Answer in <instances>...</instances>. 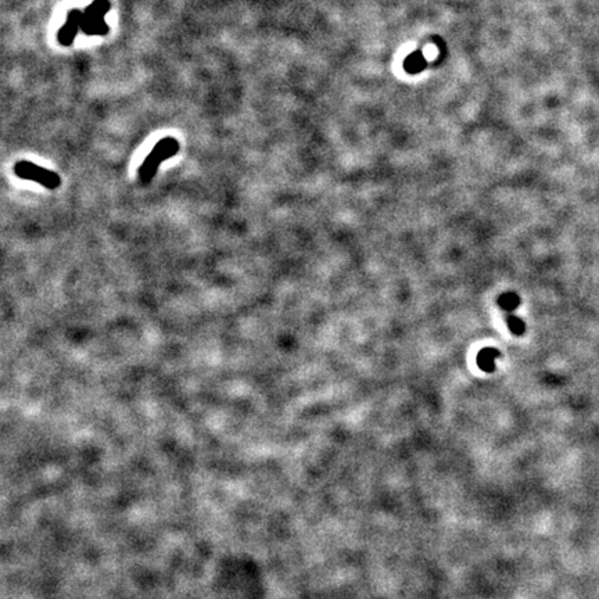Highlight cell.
<instances>
[{"instance_id": "3", "label": "cell", "mask_w": 599, "mask_h": 599, "mask_svg": "<svg viewBox=\"0 0 599 599\" xmlns=\"http://www.w3.org/2000/svg\"><path fill=\"white\" fill-rule=\"evenodd\" d=\"M501 357V353L496 348H483L477 354V365L483 372L491 373L495 370V360Z\"/></svg>"}, {"instance_id": "2", "label": "cell", "mask_w": 599, "mask_h": 599, "mask_svg": "<svg viewBox=\"0 0 599 599\" xmlns=\"http://www.w3.org/2000/svg\"><path fill=\"white\" fill-rule=\"evenodd\" d=\"M14 174L21 179L39 183L51 190L57 189L61 184V178L58 174L29 161H19L14 165Z\"/></svg>"}, {"instance_id": "5", "label": "cell", "mask_w": 599, "mask_h": 599, "mask_svg": "<svg viewBox=\"0 0 599 599\" xmlns=\"http://www.w3.org/2000/svg\"><path fill=\"white\" fill-rule=\"evenodd\" d=\"M498 306H499L502 310L508 311V313L515 311V310L521 306V297H519L516 293H512V291L504 293V294H502V296H499V298H498Z\"/></svg>"}, {"instance_id": "4", "label": "cell", "mask_w": 599, "mask_h": 599, "mask_svg": "<svg viewBox=\"0 0 599 599\" xmlns=\"http://www.w3.org/2000/svg\"><path fill=\"white\" fill-rule=\"evenodd\" d=\"M404 68L408 74H419L426 68V60L420 51L410 54L404 61Z\"/></svg>"}, {"instance_id": "6", "label": "cell", "mask_w": 599, "mask_h": 599, "mask_svg": "<svg viewBox=\"0 0 599 599\" xmlns=\"http://www.w3.org/2000/svg\"><path fill=\"white\" fill-rule=\"evenodd\" d=\"M506 323H508L509 330L516 336H521L526 332V323L516 315H509L506 318Z\"/></svg>"}, {"instance_id": "1", "label": "cell", "mask_w": 599, "mask_h": 599, "mask_svg": "<svg viewBox=\"0 0 599 599\" xmlns=\"http://www.w3.org/2000/svg\"><path fill=\"white\" fill-rule=\"evenodd\" d=\"M181 150V145L175 137L161 139L153 150L146 157L143 164L139 168V179L143 184H149L158 171V167L162 161L170 160Z\"/></svg>"}]
</instances>
